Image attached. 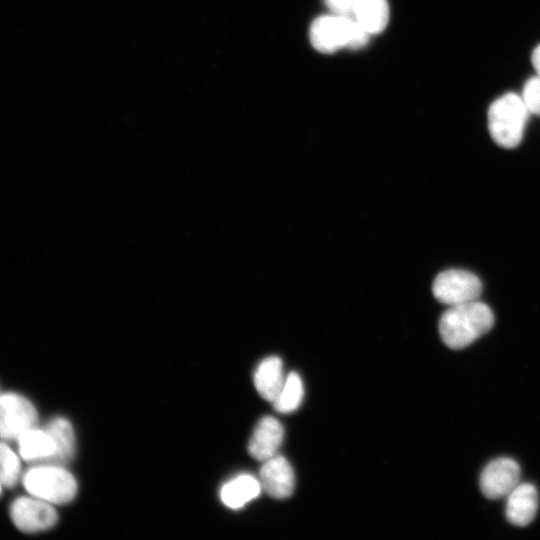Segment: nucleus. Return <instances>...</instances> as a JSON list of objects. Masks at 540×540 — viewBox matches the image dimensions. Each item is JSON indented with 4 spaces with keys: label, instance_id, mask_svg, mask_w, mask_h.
I'll return each mask as SVG.
<instances>
[{
    "label": "nucleus",
    "instance_id": "obj_19",
    "mask_svg": "<svg viewBox=\"0 0 540 540\" xmlns=\"http://www.w3.org/2000/svg\"><path fill=\"white\" fill-rule=\"evenodd\" d=\"M522 98L530 113L540 116V77L530 78L524 85Z\"/></svg>",
    "mask_w": 540,
    "mask_h": 540
},
{
    "label": "nucleus",
    "instance_id": "obj_9",
    "mask_svg": "<svg viewBox=\"0 0 540 540\" xmlns=\"http://www.w3.org/2000/svg\"><path fill=\"white\" fill-rule=\"evenodd\" d=\"M259 481L262 490L276 499L291 496L295 487V476L290 463L278 454L263 461Z\"/></svg>",
    "mask_w": 540,
    "mask_h": 540
},
{
    "label": "nucleus",
    "instance_id": "obj_3",
    "mask_svg": "<svg viewBox=\"0 0 540 540\" xmlns=\"http://www.w3.org/2000/svg\"><path fill=\"white\" fill-rule=\"evenodd\" d=\"M22 482L32 496L51 504H66L77 493L74 476L57 464L40 463L30 468L25 472Z\"/></svg>",
    "mask_w": 540,
    "mask_h": 540
},
{
    "label": "nucleus",
    "instance_id": "obj_12",
    "mask_svg": "<svg viewBox=\"0 0 540 540\" xmlns=\"http://www.w3.org/2000/svg\"><path fill=\"white\" fill-rule=\"evenodd\" d=\"M285 378L282 360L277 356H270L259 363L254 372L253 381L259 395L273 403Z\"/></svg>",
    "mask_w": 540,
    "mask_h": 540
},
{
    "label": "nucleus",
    "instance_id": "obj_22",
    "mask_svg": "<svg viewBox=\"0 0 540 540\" xmlns=\"http://www.w3.org/2000/svg\"><path fill=\"white\" fill-rule=\"evenodd\" d=\"M1 492H2V483L0 481V494H1Z\"/></svg>",
    "mask_w": 540,
    "mask_h": 540
},
{
    "label": "nucleus",
    "instance_id": "obj_18",
    "mask_svg": "<svg viewBox=\"0 0 540 540\" xmlns=\"http://www.w3.org/2000/svg\"><path fill=\"white\" fill-rule=\"evenodd\" d=\"M21 464L15 452L0 441V481L2 486L13 488L20 477Z\"/></svg>",
    "mask_w": 540,
    "mask_h": 540
},
{
    "label": "nucleus",
    "instance_id": "obj_1",
    "mask_svg": "<svg viewBox=\"0 0 540 540\" xmlns=\"http://www.w3.org/2000/svg\"><path fill=\"white\" fill-rule=\"evenodd\" d=\"M494 315L488 305L478 300L450 306L439 320L443 343L452 349L464 348L493 326Z\"/></svg>",
    "mask_w": 540,
    "mask_h": 540
},
{
    "label": "nucleus",
    "instance_id": "obj_14",
    "mask_svg": "<svg viewBox=\"0 0 540 540\" xmlns=\"http://www.w3.org/2000/svg\"><path fill=\"white\" fill-rule=\"evenodd\" d=\"M261 490L259 479L249 474H241L222 486L220 498L227 507L239 509L257 498Z\"/></svg>",
    "mask_w": 540,
    "mask_h": 540
},
{
    "label": "nucleus",
    "instance_id": "obj_10",
    "mask_svg": "<svg viewBox=\"0 0 540 540\" xmlns=\"http://www.w3.org/2000/svg\"><path fill=\"white\" fill-rule=\"evenodd\" d=\"M284 429L272 416H265L255 426L248 443L249 454L258 461H265L277 455L283 442Z\"/></svg>",
    "mask_w": 540,
    "mask_h": 540
},
{
    "label": "nucleus",
    "instance_id": "obj_13",
    "mask_svg": "<svg viewBox=\"0 0 540 540\" xmlns=\"http://www.w3.org/2000/svg\"><path fill=\"white\" fill-rule=\"evenodd\" d=\"M20 456L26 461L46 463L54 453L55 444L45 429L26 430L18 438Z\"/></svg>",
    "mask_w": 540,
    "mask_h": 540
},
{
    "label": "nucleus",
    "instance_id": "obj_15",
    "mask_svg": "<svg viewBox=\"0 0 540 540\" xmlns=\"http://www.w3.org/2000/svg\"><path fill=\"white\" fill-rule=\"evenodd\" d=\"M44 429L51 435L55 444L54 453L46 463L65 464L72 458L75 451V435L72 425L67 419L56 417L50 420Z\"/></svg>",
    "mask_w": 540,
    "mask_h": 540
},
{
    "label": "nucleus",
    "instance_id": "obj_2",
    "mask_svg": "<svg viewBox=\"0 0 540 540\" xmlns=\"http://www.w3.org/2000/svg\"><path fill=\"white\" fill-rule=\"evenodd\" d=\"M529 110L515 93H505L489 107L488 130L494 142L503 148H515L523 138Z\"/></svg>",
    "mask_w": 540,
    "mask_h": 540
},
{
    "label": "nucleus",
    "instance_id": "obj_21",
    "mask_svg": "<svg viewBox=\"0 0 540 540\" xmlns=\"http://www.w3.org/2000/svg\"><path fill=\"white\" fill-rule=\"evenodd\" d=\"M532 64L540 77V45L537 46L532 54Z\"/></svg>",
    "mask_w": 540,
    "mask_h": 540
},
{
    "label": "nucleus",
    "instance_id": "obj_6",
    "mask_svg": "<svg viewBox=\"0 0 540 540\" xmlns=\"http://www.w3.org/2000/svg\"><path fill=\"white\" fill-rule=\"evenodd\" d=\"M355 22L353 17L338 15L318 17L310 26V41L319 52L333 53L348 46Z\"/></svg>",
    "mask_w": 540,
    "mask_h": 540
},
{
    "label": "nucleus",
    "instance_id": "obj_7",
    "mask_svg": "<svg viewBox=\"0 0 540 540\" xmlns=\"http://www.w3.org/2000/svg\"><path fill=\"white\" fill-rule=\"evenodd\" d=\"M14 525L25 533L50 529L58 520V514L51 503L37 497H19L10 507Z\"/></svg>",
    "mask_w": 540,
    "mask_h": 540
},
{
    "label": "nucleus",
    "instance_id": "obj_4",
    "mask_svg": "<svg viewBox=\"0 0 540 540\" xmlns=\"http://www.w3.org/2000/svg\"><path fill=\"white\" fill-rule=\"evenodd\" d=\"M432 292L439 302L453 306L477 300L482 293V283L469 271L448 269L436 276Z\"/></svg>",
    "mask_w": 540,
    "mask_h": 540
},
{
    "label": "nucleus",
    "instance_id": "obj_20",
    "mask_svg": "<svg viewBox=\"0 0 540 540\" xmlns=\"http://www.w3.org/2000/svg\"><path fill=\"white\" fill-rule=\"evenodd\" d=\"M334 15L353 17L355 0H324Z\"/></svg>",
    "mask_w": 540,
    "mask_h": 540
},
{
    "label": "nucleus",
    "instance_id": "obj_16",
    "mask_svg": "<svg viewBox=\"0 0 540 540\" xmlns=\"http://www.w3.org/2000/svg\"><path fill=\"white\" fill-rule=\"evenodd\" d=\"M354 18L369 34L380 33L389 19L387 0H355Z\"/></svg>",
    "mask_w": 540,
    "mask_h": 540
},
{
    "label": "nucleus",
    "instance_id": "obj_8",
    "mask_svg": "<svg viewBox=\"0 0 540 540\" xmlns=\"http://www.w3.org/2000/svg\"><path fill=\"white\" fill-rule=\"evenodd\" d=\"M520 467L510 458L491 461L480 475V489L488 499H499L507 495L519 484Z\"/></svg>",
    "mask_w": 540,
    "mask_h": 540
},
{
    "label": "nucleus",
    "instance_id": "obj_17",
    "mask_svg": "<svg viewBox=\"0 0 540 540\" xmlns=\"http://www.w3.org/2000/svg\"><path fill=\"white\" fill-rule=\"evenodd\" d=\"M304 397V386L296 372L289 373L273 402L275 410L280 413H291L299 408Z\"/></svg>",
    "mask_w": 540,
    "mask_h": 540
},
{
    "label": "nucleus",
    "instance_id": "obj_11",
    "mask_svg": "<svg viewBox=\"0 0 540 540\" xmlns=\"http://www.w3.org/2000/svg\"><path fill=\"white\" fill-rule=\"evenodd\" d=\"M538 506L536 487L530 483H519L507 495L505 515L511 524L524 527L534 520Z\"/></svg>",
    "mask_w": 540,
    "mask_h": 540
},
{
    "label": "nucleus",
    "instance_id": "obj_5",
    "mask_svg": "<svg viewBox=\"0 0 540 540\" xmlns=\"http://www.w3.org/2000/svg\"><path fill=\"white\" fill-rule=\"evenodd\" d=\"M38 414L33 404L16 393L0 395V438L17 440L26 430L35 427Z\"/></svg>",
    "mask_w": 540,
    "mask_h": 540
}]
</instances>
